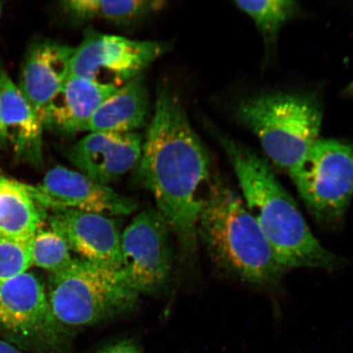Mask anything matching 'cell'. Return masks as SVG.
Segmentation results:
<instances>
[{
    "label": "cell",
    "mask_w": 353,
    "mask_h": 353,
    "mask_svg": "<svg viewBox=\"0 0 353 353\" xmlns=\"http://www.w3.org/2000/svg\"><path fill=\"white\" fill-rule=\"evenodd\" d=\"M117 88L70 74L44 110L43 129L64 136L85 131L97 109Z\"/></svg>",
    "instance_id": "obj_15"
},
{
    "label": "cell",
    "mask_w": 353,
    "mask_h": 353,
    "mask_svg": "<svg viewBox=\"0 0 353 353\" xmlns=\"http://www.w3.org/2000/svg\"><path fill=\"white\" fill-rule=\"evenodd\" d=\"M97 353H140V351L134 342L123 341L105 347Z\"/></svg>",
    "instance_id": "obj_22"
},
{
    "label": "cell",
    "mask_w": 353,
    "mask_h": 353,
    "mask_svg": "<svg viewBox=\"0 0 353 353\" xmlns=\"http://www.w3.org/2000/svg\"><path fill=\"white\" fill-rule=\"evenodd\" d=\"M165 1L159 0H65L61 8L70 19L82 23L105 20L117 24H130L162 10Z\"/></svg>",
    "instance_id": "obj_18"
},
{
    "label": "cell",
    "mask_w": 353,
    "mask_h": 353,
    "mask_svg": "<svg viewBox=\"0 0 353 353\" xmlns=\"http://www.w3.org/2000/svg\"><path fill=\"white\" fill-rule=\"evenodd\" d=\"M0 353H25L10 342L0 339Z\"/></svg>",
    "instance_id": "obj_23"
},
{
    "label": "cell",
    "mask_w": 353,
    "mask_h": 353,
    "mask_svg": "<svg viewBox=\"0 0 353 353\" xmlns=\"http://www.w3.org/2000/svg\"><path fill=\"white\" fill-rule=\"evenodd\" d=\"M289 174L317 222L342 223L353 196V145L319 139Z\"/></svg>",
    "instance_id": "obj_7"
},
{
    "label": "cell",
    "mask_w": 353,
    "mask_h": 353,
    "mask_svg": "<svg viewBox=\"0 0 353 353\" xmlns=\"http://www.w3.org/2000/svg\"><path fill=\"white\" fill-rule=\"evenodd\" d=\"M346 92H347V94L353 96V81L350 83V86L347 87Z\"/></svg>",
    "instance_id": "obj_25"
},
{
    "label": "cell",
    "mask_w": 353,
    "mask_h": 353,
    "mask_svg": "<svg viewBox=\"0 0 353 353\" xmlns=\"http://www.w3.org/2000/svg\"><path fill=\"white\" fill-rule=\"evenodd\" d=\"M74 50L64 43L43 41L34 43L26 55L17 85L41 121L48 104L70 76Z\"/></svg>",
    "instance_id": "obj_14"
},
{
    "label": "cell",
    "mask_w": 353,
    "mask_h": 353,
    "mask_svg": "<svg viewBox=\"0 0 353 353\" xmlns=\"http://www.w3.org/2000/svg\"><path fill=\"white\" fill-rule=\"evenodd\" d=\"M6 145V139H4L1 128H0V148H2Z\"/></svg>",
    "instance_id": "obj_24"
},
{
    "label": "cell",
    "mask_w": 353,
    "mask_h": 353,
    "mask_svg": "<svg viewBox=\"0 0 353 353\" xmlns=\"http://www.w3.org/2000/svg\"><path fill=\"white\" fill-rule=\"evenodd\" d=\"M170 232L160 212L150 208L137 215L121 233L119 271L139 295L157 293L169 282L172 268Z\"/></svg>",
    "instance_id": "obj_9"
},
{
    "label": "cell",
    "mask_w": 353,
    "mask_h": 353,
    "mask_svg": "<svg viewBox=\"0 0 353 353\" xmlns=\"http://www.w3.org/2000/svg\"><path fill=\"white\" fill-rule=\"evenodd\" d=\"M2 8H3L2 3H0V17H1V14H2Z\"/></svg>",
    "instance_id": "obj_26"
},
{
    "label": "cell",
    "mask_w": 353,
    "mask_h": 353,
    "mask_svg": "<svg viewBox=\"0 0 353 353\" xmlns=\"http://www.w3.org/2000/svg\"><path fill=\"white\" fill-rule=\"evenodd\" d=\"M50 228L63 238L79 259L99 266L121 268V232L109 216L74 210L48 212Z\"/></svg>",
    "instance_id": "obj_11"
},
{
    "label": "cell",
    "mask_w": 353,
    "mask_h": 353,
    "mask_svg": "<svg viewBox=\"0 0 353 353\" xmlns=\"http://www.w3.org/2000/svg\"><path fill=\"white\" fill-rule=\"evenodd\" d=\"M0 128L15 157L35 167L43 165L41 119L17 83L0 66Z\"/></svg>",
    "instance_id": "obj_13"
},
{
    "label": "cell",
    "mask_w": 353,
    "mask_h": 353,
    "mask_svg": "<svg viewBox=\"0 0 353 353\" xmlns=\"http://www.w3.org/2000/svg\"><path fill=\"white\" fill-rule=\"evenodd\" d=\"M29 244L0 236V285L32 267Z\"/></svg>",
    "instance_id": "obj_21"
},
{
    "label": "cell",
    "mask_w": 353,
    "mask_h": 353,
    "mask_svg": "<svg viewBox=\"0 0 353 353\" xmlns=\"http://www.w3.org/2000/svg\"><path fill=\"white\" fill-rule=\"evenodd\" d=\"M0 333L22 351L72 353V332L56 320L46 286L33 272L0 285Z\"/></svg>",
    "instance_id": "obj_6"
},
{
    "label": "cell",
    "mask_w": 353,
    "mask_h": 353,
    "mask_svg": "<svg viewBox=\"0 0 353 353\" xmlns=\"http://www.w3.org/2000/svg\"><path fill=\"white\" fill-rule=\"evenodd\" d=\"M235 4L254 21L268 44L274 42L282 26L297 14L299 8L297 2L290 0H240Z\"/></svg>",
    "instance_id": "obj_19"
},
{
    "label": "cell",
    "mask_w": 353,
    "mask_h": 353,
    "mask_svg": "<svg viewBox=\"0 0 353 353\" xmlns=\"http://www.w3.org/2000/svg\"><path fill=\"white\" fill-rule=\"evenodd\" d=\"M208 151L170 85H159L151 123L143 142L135 178L152 193L157 210L185 252H195L203 200L199 191L209 179Z\"/></svg>",
    "instance_id": "obj_1"
},
{
    "label": "cell",
    "mask_w": 353,
    "mask_h": 353,
    "mask_svg": "<svg viewBox=\"0 0 353 353\" xmlns=\"http://www.w3.org/2000/svg\"><path fill=\"white\" fill-rule=\"evenodd\" d=\"M198 236L219 267L242 281L276 285L287 269L238 194L215 183L203 200Z\"/></svg>",
    "instance_id": "obj_3"
},
{
    "label": "cell",
    "mask_w": 353,
    "mask_h": 353,
    "mask_svg": "<svg viewBox=\"0 0 353 353\" xmlns=\"http://www.w3.org/2000/svg\"><path fill=\"white\" fill-rule=\"evenodd\" d=\"M143 138L138 132H92L65 149L79 172L103 185L121 178L139 165Z\"/></svg>",
    "instance_id": "obj_12"
},
{
    "label": "cell",
    "mask_w": 353,
    "mask_h": 353,
    "mask_svg": "<svg viewBox=\"0 0 353 353\" xmlns=\"http://www.w3.org/2000/svg\"><path fill=\"white\" fill-rule=\"evenodd\" d=\"M47 219L48 211L35 201L28 184L0 172V236L29 244Z\"/></svg>",
    "instance_id": "obj_17"
},
{
    "label": "cell",
    "mask_w": 353,
    "mask_h": 353,
    "mask_svg": "<svg viewBox=\"0 0 353 353\" xmlns=\"http://www.w3.org/2000/svg\"><path fill=\"white\" fill-rule=\"evenodd\" d=\"M235 171L247 209L257 222L276 257L286 268L334 269L337 256L316 239L296 202L270 165L248 148L218 135Z\"/></svg>",
    "instance_id": "obj_2"
},
{
    "label": "cell",
    "mask_w": 353,
    "mask_h": 353,
    "mask_svg": "<svg viewBox=\"0 0 353 353\" xmlns=\"http://www.w3.org/2000/svg\"><path fill=\"white\" fill-rule=\"evenodd\" d=\"M170 48L164 41H135L90 29L74 48L70 74L120 88L143 74Z\"/></svg>",
    "instance_id": "obj_8"
},
{
    "label": "cell",
    "mask_w": 353,
    "mask_h": 353,
    "mask_svg": "<svg viewBox=\"0 0 353 353\" xmlns=\"http://www.w3.org/2000/svg\"><path fill=\"white\" fill-rule=\"evenodd\" d=\"M150 96L144 74L118 88L97 109L85 131L129 134L136 132L148 117Z\"/></svg>",
    "instance_id": "obj_16"
},
{
    "label": "cell",
    "mask_w": 353,
    "mask_h": 353,
    "mask_svg": "<svg viewBox=\"0 0 353 353\" xmlns=\"http://www.w3.org/2000/svg\"><path fill=\"white\" fill-rule=\"evenodd\" d=\"M236 117L257 136L273 164L288 173L319 139L321 109L307 95L272 94L246 99L238 105Z\"/></svg>",
    "instance_id": "obj_4"
},
{
    "label": "cell",
    "mask_w": 353,
    "mask_h": 353,
    "mask_svg": "<svg viewBox=\"0 0 353 353\" xmlns=\"http://www.w3.org/2000/svg\"><path fill=\"white\" fill-rule=\"evenodd\" d=\"M28 187L35 201L48 212L74 210L112 217L130 215L138 208L132 198L61 165L48 170L41 183Z\"/></svg>",
    "instance_id": "obj_10"
},
{
    "label": "cell",
    "mask_w": 353,
    "mask_h": 353,
    "mask_svg": "<svg viewBox=\"0 0 353 353\" xmlns=\"http://www.w3.org/2000/svg\"><path fill=\"white\" fill-rule=\"evenodd\" d=\"M29 245L32 266L50 274L65 270L76 260L63 238L51 228H39Z\"/></svg>",
    "instance_id": "obj_20"
},
{
    "label": "cell",
    "mask_w": 353,
    "mask_h": 353,
    "mask_svg": "<svg viewBox=\"0 0 353 353\" xmlns=\"http://www.w3.org/2000/svg\"><path fill=\"white\" fill-rule=\"evenodd\" d=\"M46 293L52 314L68 329L122 314L139 298L120 271L79 259L65 270L50 274Z\"/></svg>",
    "instance_id": "obj_5"
}]
</instances>
